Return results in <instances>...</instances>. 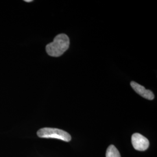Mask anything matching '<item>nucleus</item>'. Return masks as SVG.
I'll use <instances>...</instances> for the list:
<instances>
[{
	"instance_id": "f03ea898",
	"label": "nucleus",
	"mask_w": 157,
	"mask_h": 157,
	"mask_svg": "<svg viewBox=\"0 0 157 157\" xmlns=\"http://www.w3.org/2000/svg\"><path fill=\"white\" fill-rule=\"evenodd\" d=\"M37 135L40 138L56 139L67 142L70 141L72 139L71 135L67 132L61 129L56 128H41L38 130Z\"/></svg>"
},
{
	"instance_id": "f257e3e1",
	"label": "nucleus",
	"mask_w": 157,
	"mask_h": 157,
	"mask_svg": "<svg viewBox=\"0 0 157 157\" xmlns=\"http://www.w3.org/2000/svg\"><path fill=\"white\" fill-rule=\"evenodd\" d=\"M69 44L70 41L67 35L59 34L54 38L52 43L46 45V52L50 56H61L68 49Z\"/></svg>"
},
{
	"instance_id": "20e7f679",
	"label": "nucleus",
	"mask_w": 157,
	"mask_h": 157,
	"mask_svg": "<svg viewBox=\"0 0 157 157\" xmlns=\"http://www.w3.org/2000/svg\"><path fill=\"white\" fill-rule=\"evenodd\" d=\"M130 85L132 87L133 89V90H135L138 94L144 97V98L149 100H152L154 98V95L151 91L147 90L144 86L133 81L131 82Z\"/></svg>"
},
{
	"instance_id": "423d86ee",
	"label": "nucleus",
	"mask_w": 157,
	"mask_h": 157,
	"mask_svg": "<svg viewBox=\"0 0 157 157\" xmlns=\"http://www.w3.org/2000/svg\"><path fill=\"white\" fill-rule=\"evenodd\" d=\"M33 1L32 0H25V2H32Z\"/></svg>"
},
{
	"instance_id": "39448f33",
	"label": "nucleus",
	"mask_w": 157,
	"mask_h": 157,
	"mask_svg": "<svg viewBox=\"0 0 157 157\" xmlns=\"http://www.w3.org/2000/svg\"><path fill=\"white\" fill-rule=\"evenodd\" d=\"M106 157H121L118 149L113 145L108 147L106 151Z\"/></svg>"
},
{
	"instance_id": "7ed1b4c3",
	"label": "nucleus",
	"mask_w": 157,
	"mask_h": 157,
	"mask_svg": "<svg viewBox=\"0 0 157 157\" xmlns=\"http://www.w3.org/2000/svg\"><path fill=\"white\" fill-rule=\"evenodd\" d=\"M132 143L135 150L140 151H146L150 145L149 141L146 137L138 133L132 135Z\"/></svg>"
}]
</instances>
